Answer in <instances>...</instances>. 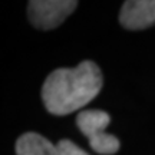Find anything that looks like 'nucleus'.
<instances>
[{
  "mask_svg": "<svg viewBox=\"0 0 155 155\" xmlns=\"http://www.w3.org/2000/svg\"><path fill=\"white\" fill-rule=\"evenodd\" d=\"M102 73L96 63L83 61L73 69H56L46 78L42 99L53 115H68L89 104L102 89Z\"/></svg>",
  "mask_w": 155,
  "mask_h": 155,
  "instance_id": "f257e3e1",
  "label": "nucleus"
},
{
  "mask_svg": "<svg viewBox=\"0 0 155 155\" xmlns=\"http://www.w3.org/2000/svg\"><path fill=\"white\" fill-rule=\"evenodd\" d=\"M111 116L105 111L89 109L82 111L76 118V125L81 132L89 139L91 148L101 155H112L119 150V141L116 137L105 132Z\"/></svg>",
  "mask_w": 155,
  "mask_h": 155,
  "instance_id": "f03ea898",
  "label": "nucleus"
},
{
  "mask_svg": "<svg viewBox=\"0 0 155 155\" xmlns=\"http://www.w3.org/2000/svg\"><path fill=\"white\" fill-rule=\"evenodd\" d=\"M76 6L78 2L73 0H32L28 5L29 19L38 29H55L66 20Z\"/></svg>",
  "mask_w": 155,
  "mask_h": 155,
  "instance_id": "7ed1b4c3",
  "label": "nucleus"
},
{
  "mask_svg": "<svg viewBox=\"0 0 155 155\" xmlns=\"http://www.w3.org/2000/svg\"><path fill=\"white\" fill-rule=\"evenodd\" d=\"M122 26L131 30L145 29L155 23V0H128L119 16Z\"/></svg>",
  "mask_w": 155,
  "mask_h": 155,
  "instance_id": "20e7f679",
  "label": "nucleus"
},
{
  "mask_svg": "<svg viewBox=\"0 0 155 155\" xmlns=\"http://www.w3.org/2000/svg\"><path fill=\"white\" fill-rule=\"evenodd\" d=\"M17 155H59L58 145L36 132H26L16 141Z\"/></svg>",
  "mask_w": 155,
  "mask_h": 155,
  "instance_id": "39448f33",
  "label": "nucleus"
},
{
  "mask_svg": "<svg viewBox=\"0 0 155 155\" xmlns=\"http://www.w3.org/2000/svg\"><path fill=\"white\" fill-rule=\"evenodd\" d=\"M56 145H58L59 155H89L88 152H85L82 148H79L76 144H73L69 139H62Z\"/></svg>",
  "mask_w": 155,
  "mask_h": 155,
  "instance_id": "423d86ee",
  "label": "nucleus"
}]
</instances>
